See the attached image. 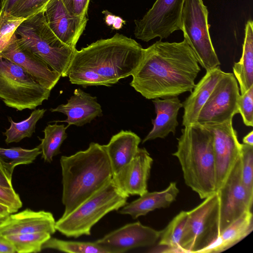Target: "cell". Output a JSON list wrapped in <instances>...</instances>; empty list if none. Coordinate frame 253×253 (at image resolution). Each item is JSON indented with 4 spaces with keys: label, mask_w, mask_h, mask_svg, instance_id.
Masks as SVG:
<instances>
[{
    "label": "cell",
    "mask_w": 253,
    "mask_h": 253,
    "mask_svg": "<svg viewBox=\"0 0 253 253\" xmlns=\"http://www.w3.org/2000/svg\"><path fill=\"white\" fill-rule=\"evenodd\" d=\"M125 21L120 17L116 16L114 23L112 25L113 29L119 30L120 29Z\"/></svg>",
    "instance_id": "cell-44"
},
{
    "label": "cell",
    "mask_w": 253,
    "mask_h": 253,
    "mask_svg": "<svg viewBox=\"0 0 253 253\" xmlns=\"http://www.w3.org/2000/svg\"><path fill=\"white\" fill-rule=\"evenodd\" d=\"M62 1L71 14L87 16L90 0H62Z\"/></svg>",
    "instance_id": "cell-38"
},
{
    "label": "cell",
    "mask_w": 253,
    "mask_h": 253,
    "mask_svg": "<svg viewBox=\"0 0 253 253\" xmlns=\"http://www.w3.org/2000/svg\"><path fill=\"white\" fill-rule=\"evenodd\" d=\"M232 120L220 124L203 125L213 133L217 191L226 181L240 156L241 144L233 127Z\"/></svg>",
    "instance_id": "cell-13"
},
{
    "label": "cell",
    "mask_w": 253,
    "mask_h": 253,
    "mask_svg": "<svg viewBox=\"0 0 253 253\" xmlns=\"http://www.w3.org/2000/svg\"><path fill=\"white\" fill-rule=\"evenodd\" d=\"M181 132L172 155L179 162L185 184L204 199L217 192L212 131L196 123Z\"/></svg>",
    "instance_id": "cell-3"
},
{
    "label": "cell",
    "mask_w": 253,
    "mask_h": 253,
    "mask_svg": "<svg viewBox=\"0 0 253 253\" xmlns=\"http://www.w3.org/2000/svg\"><path fill=\"white\" fill-rule=\"evenodd\" d=\"M50 111L66 115L67 119L59 122L67 123V127L71 125L83 126L90 123L97 117L103 115L101 106L97 102V98L80 88L74 90L73 95L66 104L51 108Z\"/></svg>",
    "instance_id": "cell-19"
},
{
    "label": "cell",
    "mask_w": 253,
    "mask_h": 253,
    "mask_svg": "<svg viewBox=\"0 0 253 253\" xmlns=\"http://www.w3.org/2000/svg\"><path fill=\"white\" fill-rule=\"evenodd\" d=\"M0 186L12 188V177H10L0 162Z\"/></svg>",
    "instance_id": "cell-40"
},
{
    "label": "cell",
    "mask_w": 253,
    "mask_h": 253,
    "mask_svg": "<svg viewBox=\"0 0 253 253\" xmlns=\"http://www.w3.org/2000/svg\"><path fill=\"white\" fill-rule=\"evenodd\" d=\"M50 249L70 253H110L105 247L94 242L65 241L50 237L42 246V250Z\"/></svg>",
    "instance_id": "cell-30"
},
{
    "label": "cell",
    "mask_w": 253,
    "mask_h": 253,
    "mask_svg": "<svg viewBox=\"0 0 253 253\" xmlns=\"http://www.w3.org/2000/svg\"><path fill=\"white\" fill-rule=\"evenodd\" d=\"M153 159L144 148H139L133 159L113 177L118 189L128 197L148 192Z\"/></svg>",
    "instance_id": "cell-17"
},
{
    "label": "cell",
    "mask_w": 253,
    "mask_h": 253,
    "mask_svg": "<svg viewBox=\"0 0 253 253\" xmlns=\"http://www.w3.org/2000/svg\"><path fill=\"white\" fill-rule=\"evenodd\" d=\"M209 12L203 0H185L181 12L184 38L206 71L220 65L210 37Z\"/></svg>",
    "instance_id": "cell-9"
},
{
    "label": "cell",
    "mask_w": 253,
    "mask_h": 253,
    "mask_svg": "<svg viewBox=\"0 0 253 253\" xmlns=\"http://www.w3.org/2000/svg\"><path fill=\"white\" fill-rule=\"evenodd\" d=\"M16 253L14 246L5 236H0V253Z\"/></svg>",
    "instance_id": "cell-39"
},
{
    "label": "cell",
    "mask_w": 253,
    "mask_h": 253,
    "mask_svg": "<svg viewBox=\"0 0 253 253\" xmlns=\"http://www.w3.org/2000/svg\"><path fill=\"white\" fill-rule=\"evenodd\" d=\"M160 233L137 221L126 224L96 242L106 248L110 253H123L135 248L154 245L159 240Z\"/></svg>",
    "instance_id": "cell-14"
},
{
    "label": "cell",
    "mask_w": 253,
    "mask_h": 253,
    "mask_svg": "<svg viewBox=\"0 0 253 253\" xmlns=\"http://www.w3.org/2000/svg\"><path fill=\"white\" fill-rule=\"evenodd\" d=\"M67 127L64 125H48L43 130L44 136L41 139L39 145L42 151V157L44 161L51 163L53 158L61 153L60 149L63 142L66 139Z\"/></svg>",
    "instance_id": "cell-27"
},
{
    "label": "cell",
    "mask_w": 253,
    "mask_h": 253,
    "mask_svg": "<svg viewBox=\"0 0 253 253\" xmlns=\"http://www.w3.org/2000/svg\"><path fill=\"white\" fill-rule=\"evenodd\" d=\"M48 26L64 43L72 47L85 29L87 16L71 14L62 0H50L43 9Z\"/></svg>",
    "instance_id": "cell-16"
},
{
    "label": "cell",
    "mask_w": 253,
    "mask_h": 253,
    "mask_svg": "<svg viewBox=\"0 0 253 253\" xmlns=\"http://www.w3.org/2000/svg\"><path fill=\"white\" fill-rule=\"evenodd\" d=\"M187 217L188 211H181L160 231L158 245L167 249L166 252L183 253L180 247V243Z\"/></svg>",
    "instance_id": "cell-26"
},
{
    "label": "cell",
    "mask_w": 253,
    "mask_h": 253,
    "mask_svg": "<svg viewBox=\"0 0 253 253\" xmlns=\"http://www.w3.org/2000/svg\"><path fill=\"white\" fill-rule=\"evenodd\" d=\"M20 42L65 77L77 50L62 42L49 28L43 10L26 18L15 31Z\"/></svg>",
    "instance_id": "cell-5"
},
{
    "label": "cell",
    "mask_w": 253,
    "mask_h": 253,
    "mask_svg": "<svg viewBox=\"0 0 253 253\" xmlns=\"http://www.w3.org/2000/svg\"><path fill=\"white\" fill-rule=\"evenodd\" d=\"M0 203L7 206L12 213L16 212L22 206L20 198L13 188L1 186H0Z\"/></svg>",
    "instance_id": "cell-37"
},
{
    "label": "cell",
    "mask_w": 253,
    "mask_h": 253,
    "mask_svg": "<svg viewBox=\"0 0 253 253\" xmlns=\"http://www.w3.org/2000/svg\"><path fill=\"white\" fill-rule=\"evenodd\" d=\"M50 91L21 67L0 55V98L6 106L19 111L34 109L48 99Z\"/></svg>",
    "instance_id": "cell-7"
},
{
    "label": "cell",
    "mask_w": 253,
    "mask_h": 253,
    "mask_svg": "<svg viewBox=\"0 0 253 253\" xmlns=\"http://www.w3.org/2000/svg\"><path fill=\"white\" fill-rule=\"evenodd\" d=\"M152 102L156 117L152 120L153 127L142 140V143L158 138H164L170 132L174 135L176 128L178 126L177 115L183 106L177 96L155 98Z\"/></svg>",
    "instance_id": "cell-21"
},
{
    "label": "cell",
    "mask_w": 253,
    "mask_h": 253,
    "mask_svg": "<svg viewBox=\"0 0 253 253\" xmlns=\"http://www.w3.org/2000/svg\"><path fill=\"white\" fill-rule=\"evenodd\" d=\"M45 111L44 109H35L27 119L19 123H15L8 117L10 126L3 133L6 136L5 142L17 143L26 137H31L35 131L37 122L43 117Z\"/></svg>",
    "instance_id": "cell-29"
},
{
    "label": "cell",
    "mask_w": 253,
    "mask_h": 253,
    "mask_svg": "<svg viewBox=\"0 0 253 253\" xmlns=\"http://www.w3.org/2000/svg\"><path fill=\"white\" fill-rule=\"evenodd\" d=\"M55 222L50 212L36 211L26 209L18 213H11L0 223V236L38 232L52 235L56 231Z\"/></svg>",
    "instance_id": "cell-18"
},
{
    "label": "cell",
    "mask_w": 253,
    "mask_h": 253,
    "mask_svg": "<svg viewBox=\"0 0 253 253\" xmlns=\"http://www.w3.org/2000/svg\"><path fill=\"white\" fill-rule=\"evenodd\" d=\"M253 219L252 211L245 213L222 231L218 238L200 253H218L232 247L252 232Z\"/></svg>",
    "instance_id": "cell-24"
},
{
    "label": "cell",
    "mask_w": 253,
    "mask_h": 253,
    "mask_svg": "<svg viewBox=\"0 0 253 253\" xmlns=\"http://www.w3.org/2000/svg\"><path fill=\"white\" fill-rule=\"evenodd\" d=\"M12 212L6 205L0 203V223L6 218Z\"/></svg>",
    "instance_id": "cell-42"
},
{
    "label": "cell",
    "mask_w": 253,
    "mask_h": 253,
    "mask_svg": "<svg viewBox=\"0 0 253 253\" xmlns=\"http://www.w3.org/2000/svg\"><path fill=\"white\" fill-rule=\"evenodd\" d=\"M238 113L247 126H253V85L244 93L240 94L237 103Z\"/></svg>",
    "instance_id": "cell-36"
},
{
    "label": "cell",
    "mask_w": 253,
    "mask_h": 253,
    "mask_svg": "<svg viewBox=\"0 0 253 253\" xmlns=\"http://www.w3.org/2000/svg\"><path fill=\"white\" fill-rule=\"evenodd\" d=\"M25 19L0 10V53L8 44L16 29Z\"/></svg>",
    "instance_id": "cell-33"
},
{
    "label": "cell",
    "mask_w": 253,
    "mask_h": 253,
    "mask_svg": "<svg viewBox=\"0 0 253 253\" xmlns=\"http://www.w3.org/2000/svg\"><path fill=\"white\" fill-rule=\"evenodd\" d=\"M20 0H0V10L11 13Z\"/></svg>",
    "instance_id": "cell-41"
},
{
    "label": "cell",
    "mask_w": 253,
    "mask_h": 253,
    "mask_svg": "<svg viewBox=\"0 0 253 253\" xmlns=\"http://www.w3.org/2000/svg\"><path fill=\"white\" fill-rule=\"evenodd\" d=\"M63 186L62 202L65 216L113 178L104 145L91 142L88 148L60 159Z\"/></svg>",
    "instance_id": "cell-2"
},
{
    "label": "cell",
    "mask_w": 253,
    "mask_h": 253,
    "mask_svg": "<svg viewBox=\"0 0 253 253\" xmlns=\"http://www.w3.org/2000/svg\"><path fill=\"white\" fill-rule=\"evenodd\" d=\"M141 138L130 130H121L104 145L112 167L113 176L135 157Z\"/></svg>",
    "instance_id": "cell-23"
},
{
    "label": "cell",
    "mask_w": 253,
    "mask_h": 253,
    "mask_svg": "<svg viewBox=\"0 0 253 253\" xmlns=\"http://www.w3.org/2000/svg\"><path fill=\"white\" fill-rule=\"evenodd\" d=\"M41 154L39 146L32 149L21 147H0V162L8 175L12 177L16 166L31 164Z\"/></svg>",
    "instance_id": "cell-28"
},
{
    "label": "cell",
    "mask_w": 253,
    "mask_h": 253,
    "mask_svg": "<svg viewBox=\"0 0 253 253\" xmlns=\"http://www.w3.org/2000/svg\"><path fill=\"white\" fill-rule=\"evenodd\" d=\"M184 0H156L141 19L134 21L135 38L146 42L157 37L161 40L181 30Z\"/></svg>",
    "instance_id": "cell-10"
},
{
    "label": "cell",
    "mask_w": 253,
    "mask_h": 253,
    "mask_svg": "<svg viewBox=\"0 0 253 253\" xmlns=\"http://www.w3.org/2000/svg\"><path fill=\"white\" fill-rule=\"evenodd\" d=\"M233 71L242 94L253 85V22L251 20L245 25L242 55L239 61L234 63Z\"/></svg>",
    "instance_id": "cell-25"
},
{
    "label": "cell",
    "mask_w": 253,
    "mask_h": 253,
    "mask_svg": "<svg viewBox=\"0 0 253 253\" xmlns=\"http://www.w3.org/2000/svg\"><path fill=\"white\" fill-rule=\"evenodd\" d=\"M179 192L176 183L170 182L163 190L148 191L136 200L126 203L119 212L122 214H128L134 219H136L156 209L169 207L175 200Z\"/></svg>",
    "instance_id": "cell-22"
},
{
    "label": "cell",
    "mask_w": 253,
    "mask_h": 253,
    "mask_svg": "<svg viewBox=\"0 0 253 253\" xmlns=\"http://www.w3.org/2000/svg\"><path fill=\"white\" fill-rule=\"evenodd\" d=\"M224 72L219 66L206 71L205 76L195 85L190 95L182 103L184 126L197 123L200 112Z\"/></svg>",
    "instance_id": "cell-20"
},
{
    "label": "cell",
    "mask_w": 253,
    "mask_h": 253,
    "mask_svg": "<svg viewBox=\"0 0 253 253\" xmlns=\"http://www.w3.org/2000/svg\"><path fill=\"white\" fill-rule=\"evenodd\" d=\"M244 144L253 146V131L252 130L245 136L243 139Z\"/></svg>",
    "instance_id": "cell-45"
},
{
    "label": "cell",
    "mask_w": 253,
    "mask_h": 253,
    "mask_svg": "<svg viewBox=\"0 0 253 253\" xmlns=\"http://www.w3.org/2000/svg\"><path fill=\"white\" fill-rule=\"evenodd\" d=\"M127 198L112 179L68 214L61 216L55 222V229L68 237L90 235L92 227L109 212L124 207Z\"/></svg>",
    "instance_id": "cell-6"
},
{
    "label": "cell",
    "mask_w": 253,
    "mask_h": 253,
    "mask_svg": "<svg viewBox=\"0 0 253 253\" xmlns=\"http://www.w3.org/2000/svg\"><path fill=\"white\" fill-rule=\"evenodd\" d=\"M66 77L69 78L72 84L83 87L99 85L110 86L113 85L98 73L83 67L69 66L66 72Z\"/></svg>",
    "instance_id": "cell-32"
},
{
    "label": "cell",
    "mask_w": 253,
    "mask_h": 253,
    "mask_svg": "<svg viewBox=\"0 0 253 253\" xmlns=\"http://www.w3.org/2000/svg\"><path fill=\"white\" fill-rule=\"evenodd\" d=\"M0 55L21 67L38 83L49 90H51L61 77L59 73L22 44L15 33Z\"/></svg>",
    "instance_id": "cell-15"
},
{
    "label": "cell",
    "mask_w": 253,
    "mask_h": 253,
    "mask_svg": "<svg viewBox=\"0 0 253 253\" xmlns=\"http://www.w3.org/2000/svg\"><path fill=\"white\" fill-rule=\"evenodd\" d=\"M188 211V217L180 241L183 253H200L220 235V205L217 192L204 199Z\"/></svg>",
    "instance_id": "cell-8"
},
{
    "label": "cell",
    "mask_w": 253,
    "mask_h": 253,
    "mask_svg": "<svg viewBox=\"0 0 253 253\" xmlns=\"http://www.w3.org/2000/svg\"><path fill=\"white\" fill-rule=\"evenodd\" d=\"M239 87L233 74L224 72L202 108L197 123L212 125L233 119L238 113Z\"/></svg>",
    "instance_id": "cell-11"
},
{
    "label": "cell",
    "mask_w": 253,
    "mask_h": 253,
    "mask_svg": "<svg viewBox=\"0 0 253 253\" xmlns=\"http://www.w3.org/2000/svg\"><path fill=\"white\" fill-rule=\"evenodd\" d=\"M103 13L105 14V22L108 26L113 25L114 23L116 16L113 15L106 10L103 11Z\"/></svg>",
    "instance_id": "cell-43"
},
{
    "label": "cell",
    "mask_w": 253,
    "mask_h": 253,
    "mask_svg": "<svg viewBox=\"0 0 253 253\" xmlns=\"http://www.w3.org/2000/svg\"><path fill=\"white\" fill-rule=\"evenodd\" d=\"M240 157L242 182L247 190L253 194V146L241 144Z\"/></svg>",
    "instance_id": "cell-34"
},
{
    "label": "cell",
    "mask_w": 253,
    "mask_h": 253,
    "mask_svg": "<svg viewBox=\"0 0 253 253\" xmlns=\"http://www.w3.org/2000/svg\"><path fill=\"white\" fill-rule=\"evenodd\" d=\"M14 247L16 253H37L42 250V245L51 237L46 232L12 234L5 236Z\"/></svg>",
    "instance_id": "cell-31"
},
{
    "label": "cell",
    "mask_w": 253,
    "mask_h": 253,
    "mask_svg": "<svg viewBox=\"0 0 253 253\" xmlns=\"http://www.w3.org/2000/svg\"><path fill=\"white\" fill-rule=\"evenodd\" d=\"M217 192L219 198L221 233L243 214L251 211L253 194L247 190L242 182L240 157Z\"/></svg>",
    "instance_id": "cell-12"
},
{
    "label": "cell",
    "mask_w": 253,
    "mask_h": 253,
    "mask_svg": "<svg viewBox=\"0 0 253 253\" xmlns=\"http://www.w3.org/2000/svg\"><path fill=\"white\" fill-rule=\"evenodd\" d=\"M143 51L135 40L117 33L110 38L98 40L76 50L69 66L92 70L114 84L133 74Z\"/></svg>",
    "instance_id": "cell-4"
},
{
    "label": "cell",
    "mask_w": 253,
    "mask_h": 253,
    "mask_svg": "<svg viewBox=\"0 0 253 253\" xmlns=\"http://www.w3.org/2000/svg\"><path fill=\"white\" fill-rule=\"evenodd\" d=\"M50 0H20L11 12L14 16L27 18L42 11Z\"/></svg>",
    "instance_id": "cell-35"
},
{
    "label": "cell",
    "mask_w": 253,
    "mask_h": 253,
    "mask_svg": "<svg viewBox=\"0 0 253 253\" xmlns=\"http://www.w3.org/2000/svg\"><path fill=\"white\" fill-rule=\"evenodd\" d=\"M201 68L185 39L179 42L161 40L144 49L130 85L148 99L191 92Z\"/></svg>",
    "instance_id": "cell-1"
}]
</instances>
